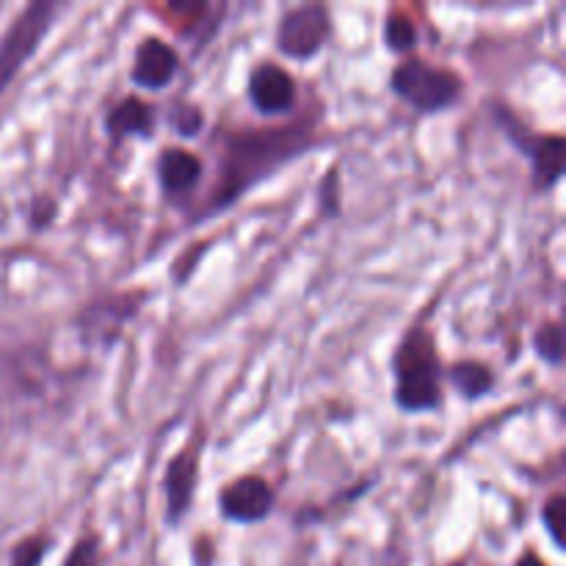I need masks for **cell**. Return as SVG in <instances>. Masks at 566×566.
<instances>
[{"label": "cell", "mask_w": 566, "mask_h": 566, "mask_svg": "<svg viewBox=\"0 0 566 566\" xmlns=\"http://www.w3.org/2000/svg\"><path fill=\"white\" fill-rule=\"evenodd\" d=\"M175 66H177L175 50L166 48V44L158 42V39H149V42H144L142 48H138L133 77H136V83H142V86L160 88L171 81Z\"/></svg>", "instance_id": "8"}, {"label": "cell", "mask_w": 566, "mask_h": 566, "mask_svg": "<svg viewBox=\"0 0 566 566\" xmlns=\"http://www.w3.org/2000/svg\"><path fill=\"white\" fill-rule=\"evenodd\" d=\"M199 164L197 155L186 153V149H166L164 158H160V180L169 191H186L193 182L199 180Z\"/></svg>", "instance_id": "9"}, {"label": "cell", "mask_w": 566, "mask_h": 566, "mask_svg": "<svg viewBox=\"0 0 566 566\" xmlns=\"http://www.w3.org/2000/svg\"><path fill=\"white\" fill-rule=\"evenodd\" d=\"M534 169L539 186H553L564 169V138L553 136L536 144L534 149Z\"/></svg>", "instance_id": "12"}, {"label": "cell", "mask_w": 566, "mask_h": 566, "mask_svg": "<svg viewBox=\"0 0 566 566\" xmlns=\"http://www.w3.org/2000/svg\"><path fill=\"white\" fill-rule=\"evenodd\" d=\"M66 566H97V545H94V539L75 545V551L66 558Z\"/></svg>", "instance_id": "17"}, {"label": "cell", "mask_w": 566, "mask_h": 566, "mask_svg": "<svg viewBox=\"0 0 566 566\" xmlns=\"http://www.w3.org/2000/svg\"><path fill=\"white\" fill-rule=\"evenodd\" d=\"M252 99L265 114H276V111L291 108L293 99H296V86H293L291 75L285 70L265 64L252 77Z\"/></svg>", "instance_id": "7"}, {"label": "cell", "mask_w": 566, "mask_h": 566, "mask_svg": "<svg viewBox=\"0 0 566 566\" xmlns=\"http://www.w3.org/2000/svg\"><path fill=\"white\" fill-rule=\"evenodd\" d=\"M326 33H329V17H326V11L321 6H304V9L291 11L282 20L280 48L287 55L307 59V55H313L324 44Z\"/></svg>", "instance_id": "5"}, {"label": "cell", "mask_w": 566, "mask_h": 566, "mask_svg": "<svg viewBox=\"0 0 566 566\" xmlns=\"http://www.w3.org/2000/svg\"><path fill=\"white\" fill-rule=\"evenodd\" d=\"M304 144H307V133L296 130V127H291V130H260L252 136L232 138L224 169H221V202H230L243 188L269 175L285 158L296 155Z\"/></svg>", "instance_id": "1"}, {"label": "cell", "mask_w": 566, "mask_h": 566, "mask_svg": "<svg viewBox=\"0 0 566 566\" xmlns=\"http://www.w3.org/2000/svg\"><path fill=\"white\" fill-rule=\"evenodd\" d=\"M398 401L407 409H429L437 403V354L429 335H409L398 354Z\"/></svg>", "instance_id": "2"}, {"label": "cell", "mask_w": 566, "mask_h": 566, "mask_svg": "<svg viewBox=\"0 0 566 566\" xmlns=\"http://www.w3.org/2000/svg\"><path fill=\"white\" fill-rule=\"evenodd\" d=\"M517 566H545V564H542L536 556H525V558H520Z\"/></svg>", "instance_id": "20"}, {"label": "cell", "mask_w": 566, "mask_h": 566, "mask_svg": "<svg viewBox=\"0 0 566 566\" xmlns=\"http://www.w3.org/2000/svg\"><path fill=\"white\" fill-rule=\"evenodd\" d=\"M42 558V542H28L14 553V566H36Z\"/></svg>", "instance_id": "18"}, {"label": "cell", "mask_w": 566, "mask_h": 566, "mask_svg": "<svg viewBox=\"0 0 566 566\" xmlns=\"http://www.w3.org/2000/svg\"><path fill=\"white\" fill-rule=\"evenodd\" d=\"M193 475H197V459L191 453H182L180 459H175V464L166 473V492H169L171 514H182V509L188 506L193 492Z\"/></svg>", "instance_id": "10"}, {"label": "cell", "mask_w": 566, "mask_h": 566, "mask_svg": "<svg viewBox=\"0 0 566 566\" xmlns=\"http://www.w3.org/2000/svg\"><path fill=\"white\" fill-rule=\"evenodd\" d=\"M415 39H418V33H415V25L407 20V17L396 14L387 20V42H390L392 48L409 50L415 44Z\"/></svg>", "instance_id": "14"}, {"label": "cell", "mask_w": 566, "mask_h": 566, "mask_svg": "<svg viewBox=\"0 0 566 566\" xmlns=\"http://www.w3.org/2000/svg\"><path fill=\"white\" fill-rule=\"evenodd\" d=\"M177 125H180V133H182V136H193V133H197V127L202 125V119H199L197 111L188 108V111H186V116H182V119L177 122Z\"/></svg>", "instance_id": "19"}, {"label": "cell", "mask_w": 566, "mask_h": 566, "mask_svg": "<svg viewBox=\"0 0 566 566\" xmlns=\"http://www.w3.org/2000/svg\"><path fill=\"white\" fill-rule=\"evenodd\" d=\"M153 125V108L144 105L142 99H125L111 114L108 127L114 136H130V133H144Z\"/></svg>", "instance_id": "11"}, {"label": "cell", "mask_w": 566, "mask_h": 566, "mask_svg": "<svg viewBox=\"0 0 566 566\" xmlns=\"http://www.w3.org/2000/svg\"><path fill=\"white\" fill-rule=\"evenodd\" d=\"M536 348H539V354L545 359L558 363V359H562V329H558V326L542 329L539 335H536Z\"/></svg>", "instance_id": "15"}, {"label": "cell", "mask_w": 566, "mask_h": 566, "mask_svg": "<svg viewBox=\"0 0 566 566\" xmlns=\"http://www.w3.org/2000/svg\"><path fill=\"white\" fill-rule=\"evenodd\" d=\"M53 3H31L22 11L20 20L11 25L3 44H0V88L17 75V70L25 64L28 55L36 50V44L42 42V36L48 33L50 22H53Z\"/></svg>", "instance_id": "4"}, {"label": "cell", "mask_w": 566, "mask_h": 566, "mask_svg": "<svg viewBox=\"0 0 566 566\" xmlns=\"http://www.w3.org/2000/svg\"><path fill=\"white\" fill-rule=\"evenodd\" d=\"M451 379L468 398L484 396L492 387V374L479 363H462L451 370Z\"/></svg>", "instance_id": "13"}, {"label": "cell", "mask_w": 566, "mask_h": 566, "mask_svg": "<svg viewBox=\"0 0 566 566\" xmlns=\"http://www.w3.org/2000/svg\"><path fill=\"white\" fill-rule=\"evenodd\" d=\"M392 86L420 111H440L459 97V77L448 70H434L423 61H407L398 66Z\"/></svg>", "instance_id": "3"}, {"label": "cell", "mask_w": 566, "mask_h": 566, "mask_svg": "<svg viewBox=\"0 0 566 566\" xmlns=\"http://www.w3.org/2000/svg\"><path fill=\"white\" fill-rule=\"evenodd\" d=\"M271 495L269 484L260 479H241L235 484L227 486V492L221 495V506H224L227 517L238 520V523H254V520H263L271 512Z\"/></svg>", "instance_id": "6"}, {"label": "cell", "mask_w": 566, "mask_h": 566, "mask_svg": "<svg viewBox=\"0 0 566 566\" xmlns=\"http://www.w3.org/2000/svg\"><path fill=\"white\" fill-rule=\"evenodd\" d=\"M564 514H566L564 497H562V495L553 497L551 506L545 509V523H547V528H551L553 539H556L558 547L564 545Z\"/></svg>", "instance_id": "16"}]
</instances>
